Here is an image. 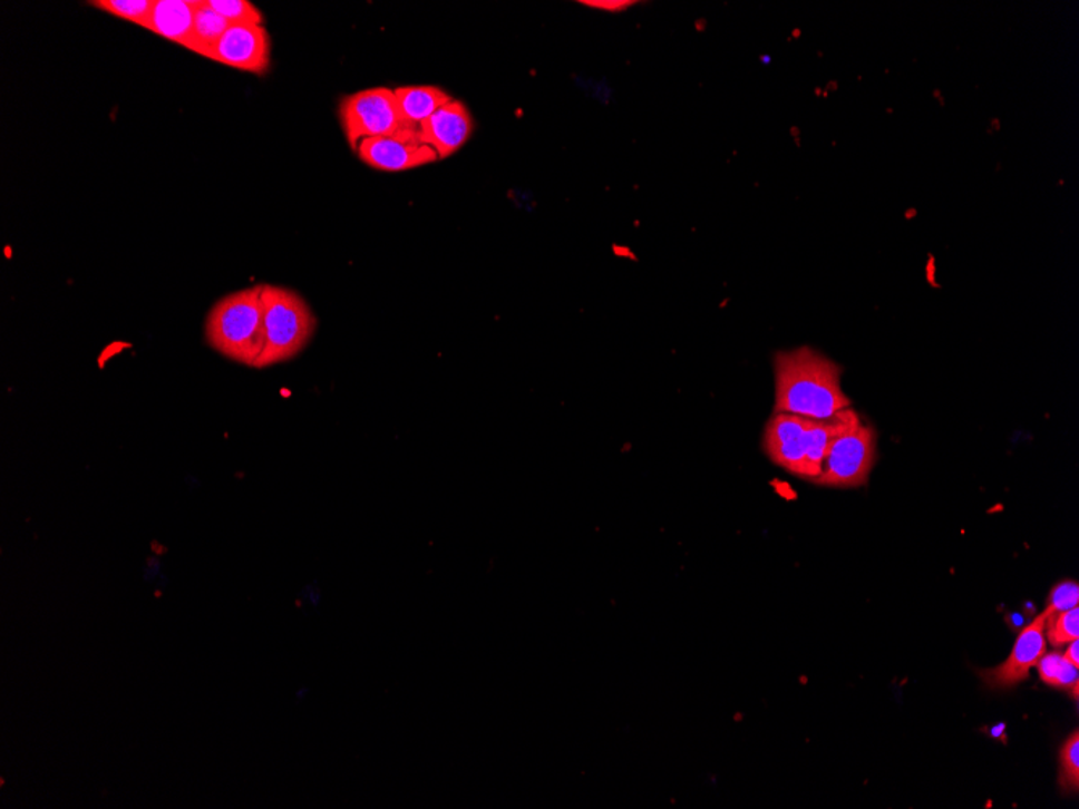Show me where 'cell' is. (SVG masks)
I'll return each instance as SVG.
<instances>
[{
  "label": "cell",
  "instance_id": "6da1fadb",
  "mask_svg": "<svg viewBox=\"0 0 1079 809\" xmlns=\"http://www.w3.org/2000/svg\"><path fill=\"white\" fill-rule=\"evenodd\" d=\"M775 379V413L829 419L850 409L840 388V367L811 348L776 354Z\"/></svg>",
  "mask_w": 1079,
  "mask_h": 809
},
{
  "label": "cell",
  "instance_id": "7a4b0ae2",
  "mask_svg": "<svg viewBox=\"0 0 1079 809\" xmlns=\"http://www.w3.org/2000/svg\"><path fill=\"white\" fill-rule=\"evenodd\" d=\"M857 420L859 417L852 409H845L829 419L775 413L766 426L762 448L776 466L815 484L830 444Z\"/></svg>",
  "mask_w": 1079,
  "mask_h": 809
},
{
  "label": "cell",
  "instance_id": "3957f363",
  "mask_svg": "<svg viewBox=\"0 0 1079 809\" xmlns=\"http://www.w3.org/2000/svg\"><path fill=\"white\" fill-rule=\"evenodd\" d=\"M204 333L208 347L223 358L255 369L264 350L262 285L244 287L215 302Z\"/></svg>",
  "mask_w": 1079,
  "mask_h": 809
},
{
  "label": "cell",
  "instance_id": "277c9868",
  "mask_svg": "<svg viewBox=\"0 0 1079 809\" xmlns=\"http://www.w3.org/2000/svg\"><path fill=\"white\" fill-rule=\"evenodd\" d=\"M262 304L264 350L255 369H268L297 358L318 329V319L308 302L290 287L262 285Z\"/></svg>",
  "mask_w": 1079,
  "mask_h": 809
},
{
  "label": "cell",
  "instance_id": "5b68a950",
  "mask_svg": "<svg viewBox=\"0 0 1079 809\" xmlns=\"http://www.w3.org/2000/svg\"><path fill=\"white\" fill-rule=\"evenodd\" d=\"M338 115L344 136L354 150L364 139L385 138L417 128L402 118L395 89L370 88L343 97Z\"/></svg>",
  "mask_w": 1079,
  "mask_h": 809
},
{
  "label": "cell",
  "instance_id": "8992f818",
  "mask_svg": "<svg viewBox=\"0 0 1079 809\" xmlns=\"http://www.w3.org/2000/svg\"><path fill=\"white\" fill-rule=\"evenodd\" d=\"M874 464V433L862 420L852 423L833 441L816 485L848 488L865 484Z\"/></svg>",
  "mask_w": 1079,
  "mask_h": 809
},
{
  "label": "cell",
  "instance_id": "52a82bcc",
  "mask_svg": "<svg viewBox=\"0 0 1079 809\" xmlns=\"http://www.w3.org/2000/svg\"><path fill=\"white\" fill-rule=\"evenodd\" d=\"M356 153L370 168L387 174L412 170L440 160L431 147L420 142L417 128L385 138L364 139L358 144Z\"/></svg>",
  "mask_w": 1079,
  "mask_h": 809
},
{
  "label": "cell",
  "instance_id": "ba28073f",
  "mask_svg": "<svg viewBox=\"0 0 1079 809\" xmlns=\"http://www.w3.org/2000/svg\"><path fill=\"white\" fill-rule=\"evenodd\" d=\"M211 60L264 75L270 67V36L262 25H232L212 52Z\"/></svg>",
  "mask_w": 1079,
  "mask_h": 809
},
{
  "label": "cell",
  "instance_id": "9c48e42d",
  "mask_svg": "<svg viewBox=\"0 0 1079 809\" xmlns=\"http://www.w3.org/2000/svg\"><path fill=\"white\" fill-rule=\"evenodd\" d=\"M1048 620L1049 614L1046 611L1039 614L1018 635L1009 660L1000 664L999 667L981 672L988 685L994 686V689H1009V686L1023 682L1030 675L1031 667H1036L1039 660L1048 653V640L1044 635Z\"/></svg>",
  "mask_w": 1079,
  "mask_h": 809
},
{
  "label": "cell",
  "instance_id": "30bf717a",
  "mask_svg": "<svg viewBox=\"0 0 1079 809\" xmlns=\"http://www.w3.org/2000/svg\"><path fill=\"white\" fill-rule=\"evenodd\" d=\"M419 139L437 153L438 159H448L469 142L474 133V118L460 100L453 99L417 127Z\"/></svg>",
  "mask_w": 1079,
  "mask_h": 809
},
{
  "label": "cell",
  "instance_id": "8fae6325",
  "mask_svg": "<svg viewBox=\"0 0 1079 809\" xmlns=\"http://www.w3.org/2000/svg\"><path fill=\"white\" fill-rule=\"evenodd\" d=\"M200 0H154L153 12L144 30L186 48Z\"/></svg>",
  "mask_w": 1079,
  "mask_h": 809
},
{
  "label": "cell",
  "instance_id": "7c38bea8",
  "mask_svg": "<svg viewBox=\"0 0 1079 809\" xmlns=\"http://www.w3.org/2000/svg\"><path fill=\"white\" fill-rule=\"evenodd\" d=\"M395 95H397L402 118L414 127H419L435 111L453 100V97L438 86H401L395 89Z\"/></svg>",
  "mask_w": 1079,
  "mask_h": 809
},
{
  "label": "cell",
  "instance_id": "4fadbf2b",
  "mask_svg": "<svg viewBox=\"0 0 1079 809\" xmlns=\"http://www.w3.org/2000/svg\"><path fill=\"white\" fill-rule=\"evenodd\" d=\"M230 27H232V23L226 18L218 16L214 9H211L206 0H200L186 49L197 53V56L211 59L212 52L217 48L218 41Z\"/></svg>",
  "mask_w": 1079,
  "mask_h": 809
},
{
  "label": "cell",
  "instance_id": "5bb4252c",
  "mask_svg": "<svg viewBox=\"0 0 1079 809\" xmlns=\"http://www.w3.org/2000/svg\"><path fill=\"white\" fill-rule=\"evenodd\" d=\"M1036 666L1039 669V678L1042 682L1056 686V689L1068 690L1073 699L1078 700V667L1068 663L1063 654H1060L1059 651H1050L1039 660Z\"/></svg>",
  "mask_w": 1079,
  "mask_h": 809
},
{
  "label": "cell",
  "instance_id": "9a60e30c",
  "mask_svg": "<svg viewBox=\"0 0 1079 809\" xmlns=\"http://www.w3.org/2000/svg\"><path fill=\"white\" fill-rule=\"evenodd\" d=\"M89 6L146 28L147 20L153 12L154 0H93Z\"/></svg>",
  "mask_w": 1079,
  "mask_h": 809
},
{
  "label": "cell",
  "instance_id": "2e32d148",
  "mask_svg": "<svg viewBox=\"0 0 1079 809\" xmlns=\"http://www.w3.org/2000/svg\"><path fill=\"white\" fill-rule=\"evenodd\" d=\"M1046 639L1053 649H1062L1067 643L1079 640V607L1052 614L1046 622Z\"/></svg>",
  "mask_w": 1079,
  "mask_h": 809
},
{
  "label": "cell",
  "instance_id": "e0dca14e",
  "mask_svg": "<svg viewBox=\"0 0 1079 809\" xmlns=\"http://www.w3.org/2000/svg\"><path fill=\"white\" fill-rule=\"evenodd\" d=\"M211 9L232 25H262L261 10L247 0H206Z\"/></svg>",
  "mask_w": 1079,
  "mask_h": 809
},
{
  "label": "cell",
  "instance_id": "ac0fdd59",
  "mask_svg": "<svg viewBox=\"0 0 1079 809\" xmlns=\"http://www.w3.org/2000/svg\"><path fill=\"white\" fill-rule=\"evenodd\" d=\"M1060 786L1065 792H1078L1079 787V733L1073 732L1060 751Z\"/></svg>",
  "mask_w": 1079,
  "mask_h": 809
},
{
  "label": "cell",
  "instance_id": "d6986e66",
  "mask_svg": "<svg viewBox=\"0 0 1079 809\" xmlns=\"http://www.w3.org/2000/svg\"><path fill=\"white\" fill-rule=\"evenodd\" d=\"M1079 604V587L1077 582L1067 581L1060 582L1059 585L1053 587L1049 595L1048 606H1046V613L1049 617L1052 614L1062 613V611L1071 610V607H1077Z\"/></svg>",
  "mask_w": 1079,
  "mask_h": 809
},
{
  "label": "cell",
  "instance_id": "ffe728a7",
  "mask_svg": "<svg viewBox=\"0 0 1079 809\" xmlns=\"http://www.w3.org/2000/svg\"><path fill=\"white\" fill-rule=\"evenodd\" d=\"M582 6L592 7V9L606 10V12H622V10L629 9L632 2L629 0H582Z\"/></svg>",
  "mask_w": 1079,
  "mask_h": 809
},
{
  "label": "cell",
  "instance_id": "44dd1931",
  "mask_svg": "<svg viewBox=\"0 0 1079 809\" xmlns=\"http://www.w3.org/2000/svg\"><path fill=\"white\" fill-rule=\"evenodd\" d=\"M1068 649L1065 651L1063 657L1068 663L1073 664L1075 667H1079V640L1068 643Z\"/></svg>",
  "mask_w": 1079,
  "mask_h": 809
},
{
  "label": "cell",
  "instance_id": "7402d4cb",
  "mask_svg": "<svg viewBox=\"0 0 1079 809\" xmlns=\"http://www.w3.org/2000/svg\"><path fill=\"white\" fill-rule=\"evenodd\" d=\"M302 600H304V602L308 603L309 606L314 607L315 610V607L320 606V602H322V596H320L319 592L308 593V589H305V595L302 596Z\"/></svg>",
  "mask_w": 1079,
  "mask_h": 809
},
{
  "label": "cell",
  "instance_id": "603a6c76",
  "mask_svg": "<svg viewBox=\"0 0 1079 809\" xmlns=\"http://www.w3.org/2000/svg\"><path fill=\"white\" fill-rule=\"evenodd\" d=\"M309 693H311V689H308V686H301V689H298L297 692H294V700H297L298 703H304L305 699L309 696Z\"/></svg>",
  "mask_w": 1079,
  "mask_h": 809
}]
</instances>
